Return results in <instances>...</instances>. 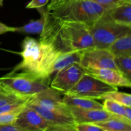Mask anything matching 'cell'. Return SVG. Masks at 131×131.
<instances>
[{"instance_id": "cell-3", "label": "cell", "mask_w": 131, "mask_h": 131, "mask_svg": "<svg viewBox=\"0 0 131 131\" xmlns=\"http://www.w3.org/2000/svg\"><path fill=\"white\" fill-rule=\"evenodd\" d=\"M105 10L92 0H51L46 9L56 19L81 22L90 28Z\"/></svg>"}, {"instance_id": "cell-4", "label": "cell", "mask_w": 131, "mask_h": 131, "mask_svg": "<svg viewBox=\"0 0 131 131\" xmlns=\"http://www.w3.org/2000/svg\"><path fill=\"white\" fill-rule=\"evenodd\" d=\"M0 81L21 97H31L49 86L50 79L25 70L12 71L0 77Z\"/></svg>"}, {"instance_id": "cell-23", "label": "cell", "mask_w": 131, "mask_h": 131, "mask_svg": "<svg viewBox=\"0 0 131 131\" xmlns=\"http://www.w3.org/2000/svg\"><path fill=\"white\" fill-rule=\"evenodd\" d=\"M110 99L127 107L131 106V95L129 93L120 92L118 90L110 92L104 97L103 100Z\"/></svg>"}, {"instance_id": "cell-8", "label": "cell", "mask_w": 131, "mask_h": 131, "mask_svg": "<svg viewBox=\"0 0 131 131\" xmlns=\"http://www.w3.org/2000/svg\"><path fill=\"white\" fill-rule=\"evenodd\" d=\"M80 65L84 69H112L118 70L115 56L107 49L93 47L83 51Z\"/></svg>"}, {"instance_id": "cell-7", "label": "cell", "mask_w": 131, "mask_h": 131, "mask_svg": "<svg viewBox=\"0 0 131 131\" xmlns=\"http://www.w3.org/2000/svg\"><path fill=\"white\" fill-rule=\"evenodd\" d=\"M85 73V69L79 63H73L56 72L49 86L65 95L77 84Z\"/></svg>"}, {"instance_id": "cell-12", "label": "cell", "mask_w": 131, "mask_h": 131, "mask_svg": "<svg viewBox=\"0 0 131 131\" xmlns=\"http://www.w3.org/2000/svg\"><path fill=\"white\" fill-rule=\"evenodd\" d=\"M72 116L76 124L97 123L113 118L112 114L102 110H84L74 107H69Z\"/></svg>"}, {"instance_id": "cell-32", "label": "cell", "mask_w": 131, "mask_h": 131, "mask_svg": "<svg viewBox=\"0 0 131 131\" xmlns=\"http://www.w3.org/2000/svg\"><path fill=\"white\" fill-rule=\"evenodd\" d=\"M129 1H130V2H131V0H129Z\"/></svg>"}, {"instance_id": "cell-18", "label": "cell", "mask_w": 131, "mask_h": 131, "mask_svg": "<svg viewBox=\"0 0 131 131\" xmlns=\"http://www.w3.org/2000/svg\"><path fill=\"white\" fill-rule=\"evenodd\" d=\"M108 49L115 57L131 56V33L125 35L115 41Z\"/></svg>"}, {"instance_id": "cell-15", "label": "cell", "mask_w": 131, "mask_h": 131, "mask_svg": "<svg viewBox=\"0 0 131 131\" xmlns=\"http://www.w3.org/2000/svg\"><path fill=\"white\" fill-rule=\"evenodd\" d=\"M63 102L68 107H74L84 110H102L103 105L94 99L72 97L64 95Z\"/></svg>"}, {"instance_id": "cell-27", "label": "cell", "mask_w": 131, "mask_h": 131, "mask_svg": "<svg viewBox=\"0 0 131 131\" xmlns=\"http://www.w3.org/2000/svg\"><path fill=\"white\" fill-rule=\"evenodd\" d=\"M49 0H31L29 3L27 5L26 8H40L46 6L48 3Z\"/></svg>"}, {"instance_id": "cell-21", "label": "cell", "mask_w": 131, "mask_h": 131, "mask_svg": "<svg viewBox=\"0 0 131 131\" xmlns=\"http://www.w3.org/2000/svg\"><path fill=\"white\" fill-rule=\"evenodd\" d=\"M102 105H103V109L107 112L112 114L114 116L126 118L125 110H126L127 106H123L110 99H104Z\"/></svg>"}, {"instance_id": "cell-28", "label": "cell", "mask_w": 131, "mask_h": 131, "mask_svg": "<svg viewBox=\"0 0 131 131\" xmlns=\"http://www.w3.org/2000/svg\"><path fill=\"white\" fill-rule=\"evenodd\" d=\"M47 131H77L75 126L70 125H53Z\"/></svg>"}, {"instance_id": "cell-10", "label": "cell", "mask_w": 131, "mask_h": 131, "mask_svg": "<svg viewBox=\"0 0 131 131\" xmlns=\"http://www.w3.org/2000/svg\"><path fill=\"white\" fill-rule=\"evenodd\" d=\"M27 104L37 105L49 110L70 111L69 107L63 102L60 93L50 86L29 97Z\"/></svg>"}, {"instance_id": "cell-17", "label": "cell", "mask_w": 131, "mask_h": 131, "mask_svg": "<svg viewBox=\"0 0 131 131\" xmlns=\"http://www.w3.org/2000/svg\"><path fill=\"white\" fill-rule=\"evenodd\" d=\"M94 124L104 131H131V122L124 118L115 116Z\"/></svg>"}, {"instance_id": "cell-16", "label": "cell", "mask_w": 131, "mask_h": 131, "mask_svg": "<svg viewBox=\"0 0 131 131\" xmlns=\"http://www.w3.org/2000/svg\"><path fill=\"white\" fill-rule=\"evenodd\" d=\"M40 13V18L35 20H31L20 27H15V32L23 34H41L46 24V10L43 8L38 9Z\"/></svg>"}, {"instance_id": "cell-19", "label": "cell", "mask_w": 131, "mask_h": 131, "mask_svg": "<svg viewBox=\"0 0 131 131\" xmlns=\"http://www.w3.org/2000/svg\"><path fill=\"white\" fill-rule=\"evenodd\" d=\"M83 51H75L63 54L58 58L54 65V73L73 63L80 64L81 54Z\"/></svg>"}, {"instance_id": "cell-11", "label": "cell", "mask_w": 131, "mask_h": 131, "mask_svg": "<svg viewBox=\"0 0 131 131\" xmlns=\"http://www.w3.org/2000/svg\"><path fill=\"white\" fill-rule=\"evenodd\" d=\"M85 73L115 87L131 86V81L118 70L112 69H85Z\"/></svg>"}, {"instance_id": "cell-5", "label": "cell", "mask_w": 131, "mask_h": 131, "mask_svg": "<svg viewBox=\"0 0 131 131\" xmlns=\"http://www.w3.org/2000/svg\"><path fill=\"white\" fill-rule=\"evenodd\" d=\"M94 47L108 49L115 41L131 33V26L115 23L105 10L101 17L90 28Z\"/></svg>"}, {"instance_id": "cell-6", "label": "cell", "mask_w": 131, "mask_h": 131, "mask_svg": "<svg viewBox=\"0 0 131 131\" xmlns=\"http://www.w3.org/2000/svg\"><path fill=\"white\" fill-rule=\"evenodd\" d=\"M116 90L117 87L108 85L84 73L77 84L65 95L94 100L103 99L107 93Z\"/></svg>"}, {"instance_id": "cell-30", "label": "cell", "mask_w": 131, "mask_h": 131, "mask_svg": "<svg viewBox=\"0 0 131 131\" xmlns=\"http://www.w3.org/2000/svg\"><path fill=\"white\" fill-rule=\"evenodd\" d=\"M10 32H15V27L8 26L5 24L0 23V35L5 34Z\"/></svg>"}, {"instance_id": "cell-2", "label": "cell", "mask_w": 131, "mask_h": 131, "mask_svg": "<svg viewBox=\"0 0 131 131\" xmlns=\"http://www.w3.org/2000/svg\"><path fill=\"white\" fill-rule=\"evenodd\" d=\"M22 57L20 63L12 71L25 70L45 78H49L54 74V65L61 55L52 46L26 37L22 43Z\"/></svg>"}, {"instance_id": "cell-25", "label": "cell", "mask_w": 131, "mask_h": 131, "mask_svg": "<svg viewBox=\"0 0 131 131\" xmlns=\"http://www.w3.org/2000/svg\"><path fill=\"white\" fill-rule=\"evenodd\" d=\"M105 10L113 8L124 3H131L129 0H92Z\"/></svg>"}, {"instance_id": "cell-9", "label": "cell", "mask_w": 131, "mask_h": 131, "mask_svg": "<svg viewBox=\"0 0 131 131\" xmlns=\"http://www.w3.org/2000/svg\"><path fill=\"white\" fill-rule=\"evenodd\" d=\"M14 125L26 131H47L53 126L28 105L20 111Z\"/></svg>"}, {"instance_id": "cell-22", "label": "cell", "mask_w": 131, "mask_h": 131, "mask_svg": "<svg viewBox=\"0 0 131 131\" xmlns=\"http://www.w3.org/2000/svg\"><path fill=\"white\" fill-rule=\"evenodd\" d=\"M115 63L118 70L131 81V56H115Z\"/></svg>"}, {"instance_id": "cell-31", "label": "cell", "mask_w": 131, "mask_h": 131, "mask_svg": "<svg viewBox=\"0 0 131 131\" xmlns=\"http://www.w3.org/2000/svg\"><path fill=\"white\" fill-rule=\"evenodd\" d=\"M4 0H0V7L3 6V3Z\"/></svg>"}, {"instance_id": "cell-24", "label": "cell", "mask_w": 131, "mask_h": 131, "mask_svg": "<svg viewBox=\"0 0 131 131\" xmlns=\"http://www.w3.org/2000/svg\"><path fill=\"white\" fill-rule=\"evenodd\" d=\"M23 109L11 111V112L0 113V125H12L14 124L18 115Z\"/></svg>"}, {"instance_id": "cell-14", "label": "cell", "mask_w": 131, "mask_h": 131, "mask_svg": "<svg viewBox=\"0 0 131 131\" xmlns=\"http://www.w3.org/2000/svg\"><path fill=\"white\" fill-rule=\"evenodd\" d=\"M106 10L110 17L115 23L131 26V3H124Z\"/></svg>"}, {"instance_id": "cell-13", "label": "cell", "mask_w": 131, "mask_h": 131, "mask_svg": "<svg viewBox=\"0 0 131 131\" xmlns=\"http://www.w3.org/2000/svg\"><path fill=\"white\" fill-rule=\"evenodd\" d=\"M35 110L43 118L53 125L75 126V122L70 111H56L49 110L37 105L27 104Z\"/></svg>"}, {"instance_id": "cell-1", "label": "cell", "mask_w": 131, "mask_h": 131, "mask_svg": "<svg viewBox=\"0 0 131 131\" xmlns=\"http://www.w3.org/2000/svg\"><path fill=\"white\" fill-rule=\"evenodd\" d=\"M40 42L52 46L60 54L94 47L90 27L83 23L61 20L46 11V20Z\"/></svg>"}, {"instance_id": "cell-26", "label": "cell", "mask_w": 131, "mask_h": 131, "mask_svg": "<svg viewBox=\"0 0 131 131\" xmlns=\"http://www.w3.org/2000/svg\"><path fill=\"white\" fill-rule=\"evenodd\" d=\"M77 131H104L93 123H79L75 124Z\"/></svg>"}, {"instance_id": "cell-29", "label": "cell", "mask_w": 131, "mask_h": 131, "mask_svg": "<svg viewBox=\"0 0 131 131\" xmlns=\"http://www.w3.org/2000/svg\"><path fill=\"white\" fill-rule=\"evenodd\" d=\"M0 131H26L14 125H0Z\"/></svg>"}, {"instance_id": "cell-20", "label": "cell", "mask_w": 131, "mask_h": 131, "mask_svg": "<svg viewBox=\"0 0 131 131\" xmlns=\"http://www.w3.org/2000/svg\"><path fill=\"white\" fill-rule=\"evenodd\" d=\"M24 99L28 98L17 95L0 81V107L10 102Z\"/></svg>"}]
</instances>
